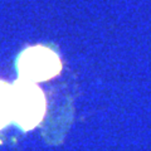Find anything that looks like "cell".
Listing matches in <instances>:
<instances>
[{
	"label": "cell",
	"instance_id": "obj_3",
	"mask_svg": "<svg viewBox=\"0 0 151 151\" xmlns=\"http://www.w3.org/2000/svg\"><path fill=\"white\" fill-rule=\"evenodd\" d=\"M13 122L12 84L0 79V131Z\"/></svg>",
	"mask_w": 151,
	"mask_h": 151
},
{
	"label": "cell",
	"instance_id": "obj_2",
	"mask_svg": "<svg viewBox=\"0 0 151 151\" xmlns=\"http://www.w3.org/2000/svg\"><path fill=\"white\" fill-rule=\"evenodd\" d=\"M15 65L19 78L34 83L49 81L62 70L58 53L45 45L25 48L18 55Z\"/></svg>",
	"mask_w": 151,
	"mask_h": 151
},
{
	"label": "cell",
	"instance_id": "obj_1",
	"mask_svg": "<svg viewBox=\"0 0 151 151\" xmlns=\"http://www.w3.org/2000/svg\"><path fill=\"white\" fill-rule=\"evenodd\" d=\"M13 89V122L23 131L33 130L43 120L47 101L37 83L18 78Z\"/></svg>",
	"mask_w": 151,
	"mask_h": 151
}]
</instances>
